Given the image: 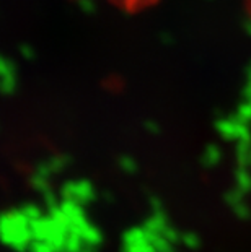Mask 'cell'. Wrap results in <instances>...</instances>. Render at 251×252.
Returning a JSON list of instances; mask_svg holds the SVG:
<instances>
[{
	"instance_id": "1",
	"label": "cell",
	"mask_w": 251,
	"mask_h": 252,
	"mask_svg": "<svg viewBox=\"0 0 251 252\" xmlns=\"http://www.w3.org/2000/svg\"><path fill=\"white\" fill-rule=\"evenodd\" d=\"M109 2H113L127 10H139V8H145L148 5L155 3L157 0H109Z\"/></svg>"
}]
</instances>
